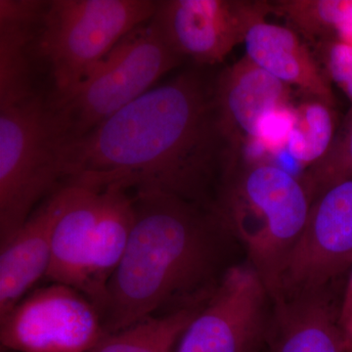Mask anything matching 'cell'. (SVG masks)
<instances>
[{
	"label": "cell",
	"mask_w": 352,
	"mask_h": 352,
	"mask_svg": "<svg viewBox=\"0 0 352 352\" xmlns=\"http://www.w3.org/2000/svg\"><path fill=\"white\" fill-rule=\"evenodd\" d=\"M312 201L298 176L270 162H231L212 208L226 232L240 241L248 263L279 300L282 274L307 226Z\"/></svg>",
	"instance_id": "3957f363"
},
{
	"label": "cell",
	"mask_w": 352,
	"mask_h": 352,
	"mask_svg": "<svg viewBox=\"0 0 352 352\" xmlns=\"http://www.w3.org/2000/svg\"><path fill=\"white\" fill-rule=\"evenodd\" d=\"M62 153L47 102L38 95L0 109V242L27 221L41 199L59 189Z\"/></svg>",
	"instance_id": "8992f818"
},
{
	"label": "cell",
	"mask_w": 352,
	"mask_h": 352,
	"mask_svg": "<svg viewBox=\"0 0 352 352\" xmlns=\"http://www.w3.org/2000/svg\"><path fill=\"white\" fill-rule=\"evenodd\" d=\"M66 200L60 187L4 243L0 252V320L45 277L50 266L53 234Z\"/></svg>",
	"instance_id": "7c38bea8"
},
{
	"label": "cell",
	"mask_w": 352,
	"mask_h": 352,
	"mask_svg": "<svg viewBox=\"0 0 352 352\" xmlns=\"http://www.w3.org/2000/svg\"><path fill=\"white\" fill-rule=\"evenodd\" d=\"M314 45L315 57L328 80L344 90L352 105V46L336 41Z\"/></svg>",
	"instance_id": "7402d4cb"
},
{
	"label": "cell",
	"mask_w": 352,
	"mask_h": 352,
	"mask_svg": "<svg viewBox=\"0 0 352 352\" xmlns=\"http://www.w3.org/2000/svg\"><path fill=\"white\" fill-rule=\"evenodd\" d=\"M134 221L101 312L106 332L207 302L220 280V236L212 208L173 194L136 192Z\"/></svg>",
	"instance_id": "7a4b0ae2"
},
{
	"label": "cell",
	"mask_w": 352,
	"mask_h": 352,
	"mask_svg": "<svg viewBox=\"0 0 352 352\" xmlns=\"http://www.w3.org/2000/svg\"><path fill=\"white\" fill-rule=\"evenodd\" d=\"M182 62L151 20L139 25L71 91L47 101L63 146L82 138L149 91Z\"/></svg>",
	"instance_id": "277c9868"
},
{
	"label": "cell",
	"mask_w": 352,
	"mask_h": 352,
	"mask_svg": "<svg viewBox=\"0 0 352 352\" xmlns=\"http://www.w3.org/2000/svg\"><path fill=\"white\" fill-rule=\"evenodd\" d=\"M100 206L95 226L87 298L102 312L108 284L122 261L134 221L133 197L120 186L100 189Z\"/></svg>",
	"instance_id": "e0dca14e"
},
{
	"label": "cell",
	"mask_w": 352,
	"mask_h": 352,
	"mask_svg": "<svg viewBox=\"0 0 352 352\" xmlns=\"http://www.w3.org/2000/svg\"><path fill=\"white\" fill-rule=\"evenodd\" d=\"M215 76L188 69L64 146L66 184L159 191L201 204L233 157L214 99Z\"/></svg>",
	"instance_id": "6da1fadb"
},
{
	"label": "cell",
	"mask_w": 352,
	"mask_h": 352,
	"mask_svg": "<svg viewBox=\"0 0 352 352\" xmlns=\"http://www.w3.org/2000/svg\"><path fill=\"white\" fill-rule=\"evenodd\" d=\"M339 319L346 340L347 352H352V265L344 300L339 310Z\"/></svg>",
	"instance_id": "603a6c76"
},
{
	"label": "cell",
	"mask_w": 352,
	"mask_h": 352,
	"mask_svg": "<svg viewBox=\"0 0 352 352\" xmlns=\"http://www.w3.org/2000/svg\"><path fill=\"white\" fill-rule=\"evenodd\" d=\"M300 178L312 201L331 187L352 180V105L327 153Z\"/></svg>",
	"instance_id": "44dd1931"
},
{
	"label": "cell",
	"mask_w": 352,
	"mask_h": 352,
	"mask_svg": "<svg viewBox=\"0 0 352 352\" xmlns=\"http://www.w3.org/2000/svg\"><path fill=\"white\" fill-rule=\"evenodd\" d=\"M107 335L98 308L59 283L25 296L0 320V342L13 352H90Z\"/></svg>",
	"instance_id": "52a82bcc"
},
{
	"label": "cell",
	"mask_w": 352,
	"mask_h": 352,
	"mask_svg": "<svg viewBox=\"0 0 352 352\" xmlns=\"http://www.w3.org/2000/svg\"><path fill=\"white\" fill-rule=\"evenodd\" d=\"M245 56L289 87L335 108L336 98L314 53L289 27L264 20L252 25L245 39Z\"/></svg>",
	"instance_id": "4fadbf2b"
},
{
	"label": "cell",
	"mask_w": 352,
	"mask_h": 352,
	"mask_svg": "<svg viewBox=\"0 0 352 352\" xmlns=\"http://www.w3.org/2000/svg\"><path fill=\"white\" fill-rule=\"evenodd\" d=\"M270 292L249 263L227 268L175 352H258L270 333Z\"/></svg>",
	"instance_id": "ba28073f"
},
{
	"label": "cell",
	"mask_w": 352,
	"mask_h": 352,
	"mask_svg": "<svg viewBox=\"0 0 352 352\" xmlns=\"http://www.w3.org/2000/svg\"><path fill=\"white\" fill-rule=\"evenodd\" d=\"M270 352H347L336 311L323 291L275 303Z\"/></svg>",
	"instance_id": "2e32d148"
},
{
	"label": "cell",
	"mask_w": 352,
	"mask_h": 352,
	"mask_svg": "<svg viewBox=\"0 0 352 352\" xmlns=\"http://www.w3.org/2000/svg\"><path fill=\"white\" fill-rule=\"evenodd\" d=\"M351 265L352 180H347L312 201L307 226L285 266L277 302L323 291Z\"/></svg>",
	"instance_id": "30bf717a"
},
{
	"label": "cell",
	"mask_w": 352,
	"mask_h": 352,
	"mask_svg": "<svg viewBox=\"0 0 352 352\" xmlns=\"http://www.w3.org/2000/svg\"><path fill=\"white\" fill-rule=\"evenodd\" d=\"M272 13L263 0H163L151 19L176 55L199 66L221 63L252 25Z\"/></svg>",
	"instance_id": "9c48e42d"
},
{
	"label": "cell",
	"mask_w": 352,
	"mask_h": 352,
	"mask_svg": "<svg viewBox=\"0 0 352 352\" xmlns=\"http://www.w3.org/2000/svg\"><path fill=\"white\" fill-rule=\"evenodd\" d=\"M204 305L147 317L109 333L90 352H175L183 333Z\"/></svg>",
	"instance_id": "ac0fdd59"
},
{
	"label": "cell",
	"mask_w": 352,
	"mask_h": 352,
	"mask_svg": "<svg viewBox=\"0 0 352 352\" xmlns=\"http://www.w3.org/2000/svg\"><path fill=\"white\" fill-rule=\"evenodd\" d=\"M291 88L245 55L215 75L220 129L234 156H242L265 116L291 105Z\"/></svg>",
	"instance_id": "8fae6325"
},
{
	"label": "cell",
	"mask_w": 352,
	"mask_h": 352,
	"mask_svg": "<svg viewBox=\"0 0 352 352\" xmlns=\"http://www.w3.org/2000/svg\"><path fill=\"white\" fill-rule=\"evenodd\" d=\"M333 107L310 98L296 107V120L286 150L302 171L327 153L337 133Z\"/></svg>",
	"instance_id": "ffe728a7"
},
{
	"label": "cell",
	"mask_w": 352,
	"mask_h": 352,
	"mask_svg": "<svg viewBox=\"0 0 352 352\" xmlns=\"http://www.w3.org/2000/svg\"><path fill=\"white\" fill-rule=\"evenodd\" d=\"M66 200L53 234L51 283L72 287L87 296L88 268L100 206V189L65 184Z\"/></svg>",
	"instance_id": "5bb4252c"
},
{
	"label": "cell",
	"mask_w": 352,
	"mask_h": 352,
	"mask_svg": "<svg viewBox=\"0 0 352 352\" xmlns=\"http://www.w3.org/2000/svg\"><path fill=\"white\" fill-rule=\"evenodd\" d=\"M271 11L314 44L342 41L352 32V1L279 0L271 1Z\"/></svg>",
	"instance_id": "d6986e66"
},
{
	"label": "cell",
	"mask_w": 352,
	"mask_h": 352,
	"mask_svg": "<svg viewBox=\"0 0 352 352\" xmlns=\"http://www.w3.org/2000/svg\"><path fill=\"white\" fill-rule=\"evenodd\" d=\"M47 1L0 0V109L36 97L32 58Z\"/></svg>",
	"instance_id": "9a60e30c"
},
{
	"label": "cell",
	"mask_w": 352,
	"mask_h": 352,
	"mask_svg": "<svg viewBox=\"0 0 352 352\" xmlns=\"http://www.w3.org/2000/svg\"><path fill=\"white\" fill-rule=\"evenodd\" d=\"M152 0H52L47 1L34 56L47 67L52 98L82 82L111 50L156 12Z\"/></svg>",
	"instance_id": "5b68a950"
}]
</instances>
